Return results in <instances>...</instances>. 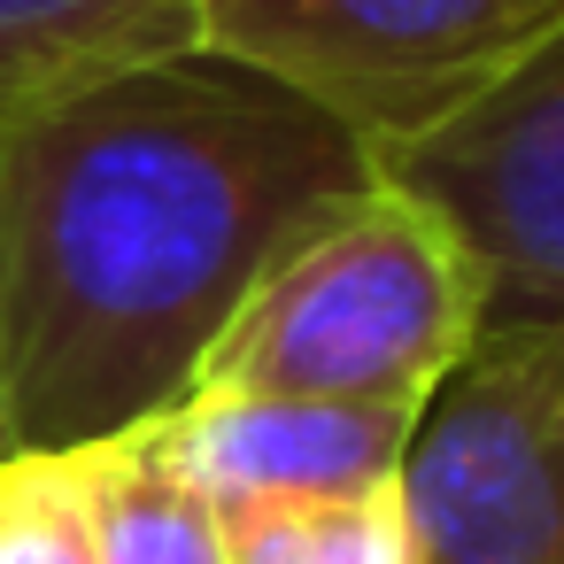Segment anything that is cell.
Instances as JSON below:
<instances>
[{
	"label": "cell",
	"instance_id": "1",
	"mask_svg": "<svg viewBox=\"0 0 564 564\" xmlns=\"http://www.w3.org/2000/svg\"><path fill=\"white\" fill-rule=\"evenodd\" d=\"M371 178V155L325 109L202 47L0 117L17 456L178 410L256 279Z\"/></svg>",
	"mask_w": 564,
	"mask_h": 564
},
{
	"label": "cell",
	"instance_id": "7",
	"mask_svg": "<svg viewBox=\"0 0 564 564\" xmlns=\"http://www.w3.org/2000/svg\"><path fill=\"white\" fill-rule=\"evenodd\" d=\"M202 0H0V117L194 55Z\"/></svg>",
	"mask_w": 564,
	"mask_h": 564
},
{
	"label": "cell",
	"instance_id": "6",
	"mask_svg": "<svg viewBox=\"0 0 564 564\" xmlns=\"http://www.w3.org/2000/svg\"><path fill=\"white\" fill-rule=\"evenodd\" d=\"M410 417L310 394H186L155 425L209 502H325L394 487Z\"/></svg>",
	"mask_w": 564,
	"mask_h": 564
},
{
	"label": "cell",
	"instance_id": "9",
	"mask_svg": "<svg viewBox=\"0 0 564 564\" xmlns=\"http://www.w3.org/2000/svg\"><path fill=\"white\" fill-rule=\"evenodd\" d=\"M225 564H410L394 487L325 502H217Z\"/></svg>",
	"mask_w": 564,
	"mask_h": 564
},
{
	"label": "cell",
	"instance_id": "10",
	"mask_svg": "<svg viewBox=\"0 0 564 564\" xmlns=\"http://www.w3.org/2000/svg\"><path fill=\"white\" fill-rule=\"evenodd\" d=\"M0 456H17V433H9V379H0Z\"/></svg>",
	"mask_w": 564,
	"mask_h": 564
},
{
	"label": "cell",
	"instance_id": "8",
	"mask_svg": "<svg viewBox=\"0 0 564 564\" xmlns=\"http://www.w3.org/2000/svg\"><path fill=\"white\" fill-rule=\"evenodd\" d=\"M63 456L94 525V564H225L217 502L178 471L155 417Z\"/></svg>",
	"mask_w": 564,
	"mask_h": 564
},
{
	"label": "cell",
	"instance_id": "4",
	"mask_svg": "<svg viewBox=\"0 0 564 564\" xmlns=\"http://www.w3.org/2000/svg\"><path fill=\"white\" fill-rule=\"evenodd\" d=\"M410 564H564V325H479L394 471Z\"/></svg>",
	"mask_w": 564,
	"mask_h": 564
},
{
	"label": "cell",
	"instance_id": "5",
	"mask_svg": "<svg viewBox=\"0 0 564 564\" xmlns=\"http://www.w3.org/2000/svg\"><path fill=\"white\" fill-rule=\"evenodd\" d=\"M379 178L464 240L487 279V325H564V24Z\"/></svg>",
	"mask_w": 564,
	"mask_h": 564
},
{
	"label": "cell",
	"instance_id": "2",
	"mask_svg": "<svg viewBox=\"0 0 564 564\" xmlns=\"http://www.w3.org/2000/svg\"><path fill=\"white\" fill-rule=\"evenodd\" d=\"M487 279L394 178L333 202L232 310L186 394H310L417 410L479 340Z\"/></svg>",
	"mask_w": 564,
	"mask_h": 564
},
{
	"label": "cell",
	"instance_id": "3",
	"mask_svg": "<svg viewBox=\"0 0 564 564\" xmlns=\"http://www.w3.org/2000/svg\"><path fill=\"white\" fill-rule=\"evenodd\" d=\"M556 24L564 0H202L194 47L325 109L387 171L487 101Z\"/></svg>",
	"mask_w": 564,
	"mask_h": 564
}]
</instances>
